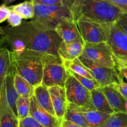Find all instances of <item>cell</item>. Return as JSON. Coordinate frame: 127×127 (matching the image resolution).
<instances>
[{
    "mask_svg": "<svg viewBox=\"0 0 127 127\" xmlns=\"http://www.w3.org/2000/svg\"><path fill=\"white\" fill-rule=\"evenodd\" d=\"M4 35L14 37L24 42L26 50L59 57L58 48L62 42L55 31H46L35 27L31 21L22 22L16 27H2Z\"/></svg>",
    "mask_w": 127,
    "mask_h": 127,
    "instance_id": "cell-1",
    "label": "cell"
},
{
    "mask_svg": "<svg viewBox=\"0 0 127 127\" xmlns=\"http://www.w3.org/2000/svg\"><path fill=\"white\" fill-rule=\"evenodd\" d=\"M70 9L74 22L86 20L100 24L115 23L123 14L104 0H76Z\"/></svg>",
    "mask_w": 127,
    "mask_h": 127,
    "instance_id": "cell-2",
    "label": "cell"
},
{
    "mask_svg": "<svg viewBox=\"0 0 127 127\" xmlns=\"http://www.w3.org/2000/svg\"><path fill=\"white\" fill-rule=\"evenodd\" d=\"M44 53L26 50L18 57L12 55L14 72L34 86L42 84L44 69Z\"/></svg>",
    "mask_w": 127,
    "mask_h": 127,
    "instance_id": "cell-3",
    "label": "cell"
},
{
    "mask_svg": "<svg viewBox=\"0 0 127 127\" xmlns=\"http://www.w3.org/2000/svg\"><path fill=\"white\" fill-rule=\"evenodd\" d=\"M35 14L31 22L35 27L46 31H55L57 25L64 19H72L70 9L65 5L46 6L34 4Z\"/></svg>",
    "mask_w": 127,
    "mask_h": 127,
    "instance_id": "cell-4",
    "label": "cell"
},
{
    "mask_svg": "<svg viewBox=\"0 0 127 127\" xmlns=\"http://www.w3.org/2000/svg\"><path fill=\"white\" fill-rule=\"evenodd\" d=\"M42 84L47 88L59 86L64 88L68 73L59 57L44 54Z\"/></svg>",
    "mask_w": 127,
    "mask_h": 127,
    "instance_id": "cell-5",
    "label": "cell"
},
{
    "mask_svg": "<svg viewBox=\"0 0 127 127\" xmlns=\"http://www.w3.org/2000/svg\"><path fill=\"white\" fill-rule=\"evenodd\" d=\"M101 25L113 55L127 62V35L115 23Z\"/></svg>",
    "mask_w": 127,
    "mask_h": 127,
    "instance_id": "cell-6",
    "label": "cell"
},
{
    "mask_svg": "<svg viewBox=\"0 0 127 127\" xmlns=\"http://www.w3.org/2000/svg\"><path fill=\"white\" fill-rule=\"evenodd\" d=\"M64 89L67 102L81 107L94 109L91 98V92L68 73Z\"/></svg>",
    "mask_w": 127,
    "mask_h": 127,
    "instance_id": "cell-7",
    "label": "cell"
},
{
    "mask_svg": "<svg viewBox=\"0 0 127 127\" xmlns=\"http://www.w3.org/2000/svg\"><path fill=\"white\" fill-rule=\"evenodd\" d=\"M82 56L102 66L115 68V57L107 42H84Z\"/></svg>",
    "mask_w": 127,
    "mask_h": 127,
    "instance_id": "cell-8",
    "label": "cell"
},
{
    "mask_svg": "<svg viewBox=\"0 0 127 127\" xmlns=\"http://www.w3.org/2000/svg\"><path fill=\"white\" fill-rule=\"evenodd\" d=\"M78 58L87 68L93 79L98 83L101 88L118 83L122 78L115 68L102 66L82 56Z\"/></svg>",
    "mask_w": 127,
    "mask_h": 127,
    "instance_id": "cell-9",
    "label": "cell"
},
{
    "mask_svg": "<svg viewBox=\"0 0 127 127\" xmlns=\"http://www.w3.org/2000/svg\"><path fill=\"white\" fill-rule=\"evenodd\" d=\"M76 23L83 42L90 43L107 42L105 31L101 24L86 20H80Z\"/></svg>",
    "mask_w": 127,
    "mask_h": 127,
    "instance_id": "cell-10",
    "label": "cell"
},
{
    "mask_svg": "<svg viewBox=\"0 0 127 127\" xmlns=\"http://www.w3.org/2000/svg\"><path fill=\"white\" fill-rule=\"evenodd\" d=\"M55 32L64 43L83 42L77 23L72 19H64L57 26Z\"/></svg>",
    "mask_w": 127,
    "mask_h": 127,
    "instance_id": "cell-11",
    "label": "cell"
},
{
    "mask_svg": "<svg viewBox=\"0 0 127 127\" xmlns=\"http://www.w3.org/2000/svg\"><path fill=\"white\" fill-rule=\"evenodd\" d=\"M0 125L1 127H19V119L7 103L3 80L0 84Z\"/></svg>",
    "mask_w": 127,
    "mask_h": 127,
    "instance_id": "cell-12",
    "label": "cell"
},
{
    "mask_svg": "<svg viewBox=\"0 0 127 127\" xmlns=\"http://www.w3.org/2000/svg\"><path fill=\"white\" fill-rule=\"evenodd\" d=\"M30 116L44 127H61V124L56 117L42 109L33 96L30 99Z\"/></svg>",
    "mask_w": 127,
    "mask_h": 127,
    "instance_id": "cell-13",
    "label": "cell"
},
{
    "mask_svg": "<svg viewBox=\"0 0 127 127\" xmlns=\"http://www.w3.org/2000/svg\"><path fill=\"white\" fill-rule=\"evenodd\" d=\"M49 91L52 99L55 115L62 124L68 104L65 89L59 86H52L49 88Z\"/></svg>",
    "mask_w": 127,
    "mask_h": 127,
    "instance_id": "cell-14",
    "label": "cell"
},
{
    "mask_svg": "<svg viewBox=\"0 0 127 127\" xmlns=\"http://www.w3.org/2000/svg\"><path fill=\"white\" fill-rule=\"evenodd\" d=\"M82 42L64 43L62 42L58 48V55L62 61H71L82 56L83 50Z\"/></svg>",
    "mask_w": 127,
    "mask_h": 127,
    "instance_id": "cell-15",
    "label": "cell"
},
{
    "mask_svg": "<svg viewBox=\"0 0 127 127\" xmlns=\"http://www.w3.org/2000/svg\"><path fill=\"white\" fill-rule=\"evenodd\" d=\"M102 89L114 112L126 113L125 104L127 100L112 85L102 87Z\"/></svg>",
    "mask_w": 127,
    "mask_h": 127,
    "instance_id": "cell-16",
    "label": "cell"
},
{
    "mask_svg": "<svg viewBox=\"0 0 127 127\" xmlns=\"http://www.w3.org/2000/svg\"><path fill=\"white\" fill-rule=\"evenodd\" d=\"M34 97L39 105L47 112L56 117L49 88L41 84L34 87Z\"/></svg>",
    "mask_w": 127,
    "mask_h": 127,
    "instance_id": "cell-17",
    "label": "cell"
},
{
    "mask_svg": "<svg viewBox=\"0 0 127 127\" xmlns=\"http://www.w3.org/2000/svg\"><path fill=\"white\" fill-rule=\"evenodd\" d=\"M77 109L84 116L88 127H98L102 125L108 118L110 114L97 111L95 109L81 107L76 105Z\"/></svg>",
    "mask_w": 127,
    "mask_h": 127,
    "instance_id": "cell-18",
    "label": "cell"
},
{
    "mask_svg": "<svg viewBox=\"0 0 127 127\" xmlns=\"http://www.w3.org/2000/svg\"><path fill=\"white\" fill-rule=\"evenodd\" d=\"M14 69H13L3 79L4 86L5 95H6V100L7 103L12 109L16 116L17 115V110H16V101L19 95L15 89L14 86Z\"/></svg>",
    "mask_w": 127,
    "mask_h": 127,
    "instance_id": "cell-19",
    "label": "cell"
},
{
    "mask_svg": "<svg viewBox=\"0 0 127 127\" xmlns=\"http://www.w3.org/2000/svg\"><path fill=\"white\" fill-rule=\"evenodd\" d=\"M91 98L93 106L96 110L110 115L115 113L110 106L101 87L91 91Z\"/></svg>",
    "mask_w": 127,
    "mask_h": 127,
    "instance_id": "cell-20",
    "label": "cell"
},
{
    "mask_svg": "<svg viewBox=\"0 0 127 127\" xmlns=\"http://www.w3.org/2000/svg\"><path fill=\"white\" fill-rule=\"evenodd\" d=\"M14 86L19 96L31 99L34 95V86L16 73L14 74Z\"/></svg>",
    "mask_w": 127,
    "mask_h": 127,
    "instance_id": "cell-21",
    "label": "cell"
},
{
    "mask_svg": "<svg viewBox=\"0 0 127 127\" xmlns=\"http://www.w3.org/2000/svg\"><path fill=\"white\" fill-rule=\"evenodd\" d=\"M13 69L12 53L7 48H0V84L6 76Z\"/></svg>",
    "mask_w": 127,
    "mask_h": 127,
    "instance_id": "cell-22",
    "label": "cell"
},
{
    "mask_svg": "<svg viewBox=\"0 0 127 127\" xmlns=\"http://www.w3.org/2000/svg\"><path fill=\"white\" fill-rule=\"evenodd\" d=\"M64 120L72 122L82 127H88L84 116L77 109L75 104L68 103Z\"/></svg>",
    "mask_w": 127,
    "mask_h": 127,
    "instance_id": "cell-23",
    "label": "cell"
},
{
    "mask_svg": "<svg viewBox=\"0 0 127 127\" xmlns=\"http://www.w3.org/2000/svg\"><path fill=\"white\" fill-rule=\"evenodd\" d=\"M9 9L12 10L24 19H32L35 14L34 4L31 1H26L21 3L8 6Z\"/></svg>",
    "mask_w": 127,
    "mask_h": 127,
    "instance_id": "cell-24",
    "label": "cell"
},
{
    "mask_svg": "<svg viewBox=\"0 0 127 127\" xmlns=\"http://www.w3.org/2000/svg\"><path fill=\"white\" fill-rule=\"evenodd\" d=\"M65 69L89 79H93L87 68L81 63L78 58L71 61H62Z\"/></svg>",
    "mask_w": 127,
    "mask_h": 127,
    "instance_id": "cell-25",
    "label": "cell"
},
{
    "mask_svg": "<svg viewBox=\"0 0 127 127\" xmlns=\"http://www.w3.org/2000/svg\"><path fill=\"white\" fill-rule=\"evenodd\" d=\"M98 127H127V114L115 112Z\"/></svg>",
    "mask_w": 127,
    "mask_h": 127,
    "instance_id": "cell-26",
    "label": "cell"
},
{
    "mask_svg": "<svg viewBox=\"0 0 127 127\" xmlns=\"http://www.w3.org/2000/svg\"><path fill=\"white\" fill-rule=\"evenodd\" d=\"M16 110L19 120L24 119L30 115V99L19 96L16 101Z\"/></svg>",
    "mask_w": 127,
    "mask_h": 127,
    "instance_id": "cell-27",
    "label": "cell"
},
{
    "mask_svg": "<svg viewBox=\"0 0 127 127\" xmlns=\"http://www.w3.org/2000/svg\"><path fill=\"white\" fill-rule=\"evenodd\" d=\"M66 70H67V73L68 74H70L72 76L74 77L83 86H84L89 91L91 92L93 89H97V88L100 87L99 84H98V83L94 79H89V78H87L86 77L82 76L79 75V74H76V73L71 71L69 69H66Z\"/></svg>",
    "mask_w": 127,
    "mask_h": 127,
    "instance_id": "cell-28",
    "label": "cell"
},
{
    "mask_svg": "<svg viewBox=\"0 0 127 127\" xmlns=\"http://www.w3.org/2000/svg\"><path fill=\"white\" fill-rule=\"evenodd\" d=\"M114 61L117 73L122 79H125L126 83H127V62L118 59L115 57H114Z\"/></svg>",
    "mask_w": 127,
    "mask_h": 127,
    "instance_id": "cell-29",
    "label": "cell"
},
{
    "mask_svg": "<svg viewBox=\"0 0 127 127\" xmlns=\"http://www.w3.org/2000/svg\"><path fill=\"white\" fill-rule=\"evenodd\" d=\"M22 18L21 16L16 13L12 10L10 9V13L7 19V22L11 27H16L19 26L22 24Z\"/></svg>",
    "mask_w": 127,
    "mask_h": 127,
    "instance_id": "cell-30",
    "label": "cell"
},
{
    "mask_svg": "<svg viewBox=\"0 0 127 127\" xmlns=\"http://www.w3.org/2000/svg\"><path fill=\"white\" fill-rule=\"evenodd\" d=\"M19 127H44L31 116L19 120Z\"/></svg>",
    "mask_w": 127,
    "mask_h": 127,
    "instance_id": "cell-31",
    "label": "cell"
},
{
    "mask_svg": "<svg viewBox=\"0 0 127 127\" xmlns=\"http://www.w3.org/2000/svg\"><path fill=\"white\" fill-rule=\"evenodd\" d=\"M126 100H127V83L125 82L122 78L118 83L111 84Z\"/></svg>",
    "mask_w": 127,
    "mask_h": 127,
    "instance_id": "cell-32",
    "label": "cell"
},
{
    "mask_svg": "<svg viewBox=\"0 0 127 127\" xmlns=\"http://www.w3.org/2000/svg\"><path fill=\"white\" fill-rule=\"evenodd\" d=\"M119 9L123 14H127V0H104Z\"/></svg>",
    "mask_w": 127,
    "mask_h": 127,
    "instance_id": "cell-33",
    "label": "cell"
},
{
    "mask_svg": "<svg viewBox=\"0 0 127 127\" xmlns=\"http://www.w3.org/2000/svg\"><path fill=\"white\" fill-rule=\"evenodd\" d=\"M34 4H42L46 6H62L64 5L61 0H30Z\"/></svg>",
    "mask_w": 127,
    "mask_h": 127,
    "instance_id": "cell-34",
    "label": "cell"
},
{
    "mask_svg": "<svg viewBox=\"0 0 127 127\" xmlns=\"http://www.w3.org/2000/svg\"><path fill=\"white\" fill-rule=\"evenodd\" d=\"M115 24L127 35V14H122Z\"/></svg>",
    "mask_w": 127,
    "mask_h": 127,
    "instance_id": "cell-35",
    "label": "cell"
},
{
    "mask_svg": "<svg viewBox=\"0 0 127 127\" xmlns=\"http://www.w3.org/2000/svg\"><path fill=\"white\" fill-rule=\"evenodd\" d=\"M10 13V9L7 6H0V24L7 20Z\"/></svg>",
    "mask_w": 127,
    "mask_h": 127,
    "instance_id": "cell-36",
    "label": "cell"
},
{
    "mask_svg": "<svg viewBox=\"0 0 127 127\" xmlns=\"http://www.w3.org/2000/svg\"><path fill=\"white\" fill-rule=\"evenodd\" d=\"M61 127H82L80 125H77L72 122L67 121V120H64L62 122Z\"/></svg>",
    "mask_w": 127,
    "mask_h": 127,
    "instance_id": "cell-37",
    "label": "cell"
},
{
    "mask_svg": "<svg viewBox=\"0 0 127 127\" xmlns=\"http://www.w3.org/2000/svg\"><path fill=\"white\" fill-rule=\"evenodd\" d=\"M61 1L63 2L65 6L68 7V8H70L72 5L73 4V3L75 2L76 0H61Z\"/></svg>",
    "mask_w": 127,
    "mask_h": 127,
    "instance_id": "cell-38",
    "label": "cell"
},
{
    "mask_svg": "<svg viewBox=\"0 0 127 127\" xmlns=\"http://www.w3.org/2000/svg\"><path fill=\"white\" fill-rule=\"evenodd\" d=\"M7 43L6 37L4 35L1 36V37H0V48H3L4 45V43Z\"/></svg>",
    "mask_w": 127,
    "mask_h": 127,
    "instance_id": "cell-39",
    "label": "cell"
},
{
    "mask_svg": "<svg viewBox=\"0 0 127 127\" xmlns=\"http://www.w3.org/2000/svg\"><path fill=\"white\" fill-rule=\"evenodd\" d=\"M16 0H3V3H2V5L5 6H7V5H9V4H11V2H14Z\"/></svg>",
    "mask_w": 127,
    "mask_h": 127,
    "instance_id": "cell-40",
    "label": "cell"
},
{
    "mask_svg": "<svg viewBox=\"0 0 127 127\" xmlns=\"http://www.w3.org/2000/svg\"><path fill=\"white\" fill-rule=\"evenodd\" d=\"M0 35H1V36H2L4 35V32L3 31H2V27H1V26H0Z\"/></svg>",
    "mask_w": 127,
    "mask_h": 127,
    "instance_id": "cell-41",
    "label": "cell"
},
{
    "mask_svg": "<svg viewBox=\"0 0 127 127\" xmlns=\"http://www.w3.org/2000/svg\"><path fill=\"white\" fill-rule=\"evenodd\" d=\"M125 109L126 114H127V100H126L125 104Z\"/></svg>",
    "mask_w": 127,
    "mask_h": 127,
    "instance_id": "cell-42",
    "label": "cell"
},
{
    "mask_svg": "<svg viewBox=\"0 0 127 127\" xmlns=\"http://www.w3.org/2000/svg\"><path fill=\"white\" fill-rule=\"evenodd\" d=\"M0 127H1V125H0Z\"/></svg>",
    "mask_w": 127,
    "mask_h": 127,
    "instance_id": "cell-43",
    "label": "cell"
}]
</instances>
